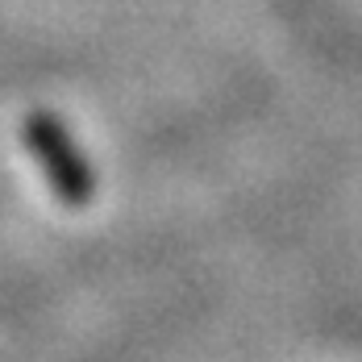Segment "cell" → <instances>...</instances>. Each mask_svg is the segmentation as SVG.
Masks as SVG:
<instances>
[{"mask_svg":"<svg viewBox=\"0 0 362 362\" xmlns=\"http://www.w3.org/2000/svg\"><path fill=\"white\" fill-rule=\"evenodd\" d=\"M25 142L42 158L50 187L67 200V204H88L92 200V171L83 163V154L71 146V138L63 134V125L46 112H37L25 121Z\"/></svg>","mask_w":362,"mask_h":362,"instance_id":"6da1fadb","label":"cell"}]
</instances>
